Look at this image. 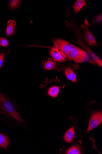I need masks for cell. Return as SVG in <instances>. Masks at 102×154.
<instances>
[{
  "instance_id": "6",
  "label": "cell",
  "mask_w": 102,
  "mask_h": 154,
  "mask_svg": "<svg viewBox=\"0 0 102 154\" xmlns=\"http://www.w3.org/2000/svg\"><path fill=\"white\" fill-rule=\"evenodd\" d=\"M50 48V54L52 58L56 62H63L66 61L57 47L54 45Z\"/></svg>"
},
{
  "instance_id": "13",
  "label": "cell",
  "mask_w": 102,
  "mask_h": 154,
  "mask_svg": "<svg viewBox=\"0 0 102 154\" xmlns=\"http://www.w3.org/2000/svg\"><path fill=\"white\" fill-rule=\"evenodd\" d=\"M86 5V2L84 0H77L75 3L73 9L76 13L77 14Z\"/></svg>"
},
{
  "instance_id": "9",
  "label": "cell",
  "mask_w": 102,
  "mask_h": 154,
  "mask_svg": "<svg viewBox=\"0 0 102 154\" xmlns=\"http://www.w3.org/2000/svg\"><path fill=\"white\" fill-rule=\"evenodd\" d=\"M16 24V22L13 20H10L8 22L6 29V34L7 36H12L15 33Z\"/></svg>"
},
{
  "instance_id": "3",
  "label": "cell",
  "mask_w": 102,
  "mask_h": 154,
  "mask_svg": "<svg viewBox=\"0 0 102 154\" xmlns=\"http://www.w3.org/2000/svg\"><path fill=\"white\" fill-rule=\"evenodd\" d=\"M86 19H85L84 23L82 24L80 26L83 29V38L87 46L93 47H96L98 44L97 41L89 29V26L91 25Z\"/></svg>"
},
{
  "instance_id": "15",
  "label": "cell",
  "mask_w": 102,
  "mask_h": 154,
  "mask_svg": "<svg viewBox=\"0 0 102 154\" xmlns=\"http://www.w3.org/2000/svg\"><path fill=\"white\" fill-rule=\"evenodd\" d=\"M81 153L80 148L79 146H73L69 148L66 151L67 154H80Z\"/></svg>"
},
{
  "instance_id": "2",
  "label": "cell",
  "mask_w": 102,
  "mask_h": 154,
  "mask_svg": "<svg viewBox=\"0 0 102 154\" xmlns=\"http://www.w3.org/2000/svg\"><path fill=\"white\" fill-rule=\"evenodd\" d=\"M54 45L57 47L58 49L66 60L71 51L75 47L68 42L60 38H57L52 40Z\"/></svg>"
},
{
  "instance_id": "7",
  "label": "cell",
  "mask_w": 102,
  "mask_h": 154,
  "mask_svg": "<svg viewBox=\"0 0 102 154\" xmlns=\"http://www.w3.org/2000/svg\"><path fill=\"white\" fill-rule=\"evenodd\" d=\"M42 66L45 71H48L56 68L57 63L52 58H48L42 61Z\"/></svg>"
},
{
  "instance_id": "5",
  "label": "cell",
  "mask_w": 102,
  "mask_h": 154,
  "mask_svg": "<svg viewBox=\"0 0 102 154\" xmlns=\"http://www.w3.org/2000/svg\"><path fill=\"white\" fill-rule=\"evenodd\" d=\"M102 122L101 112H97L93 113L91 118L87 132L89 133L90 131L98 126Z\"/></svg>"
},
{
  "instance_id": "4",
  "label": "cell",
  "mask_w": 102,
  "mask_h": 154,
  "mask_svg": "<svg viewBox=\"0 0 102 154\" xmlns=\"http://www.w3.org/2000/svg\"><path fill=\"white\" fill-rule=\"evenodd\" d=\"M56 80V78L55 79L49 80L47 77L43 82L44 84L41 85L40 88L48 87L47 91L48 95L52 97H57L59 92L60 88L59 86L54 85Z\"/></svg>"
},
{
  "instance_id": "8",
  "label": "cell",
  "mask_w": 102,
  "mask_h": 154,
  "mask_svg": "<svg viewBox=\"0 0 102 154\" xmlns=\"http://www.w3.org/2000/svg\"><path fill=\"white\" fill-rule=\"evenodd\" d=\"M85 62L89 63L94 65H96L89 54L85 51L82 49L80 57L75 63H81Z\"/></svg>"
},
{
  "instance_id": "10",
  "label": "cell",
  "mask_w": 102,
  "mask_h": 154,
  "mask_svg": "<svg viewBox=\"0 0 102 154\" xmlns=\"http://www.w3.org/2000/svg\"><path fill=\"white\" fill-rule=\"evenodd\" d=\"M75 135V131L73 127H72L65 133L64 138L65 141L68 143H71L73 141Z\"/></svg>"
},
{
  "instance_id": "11",
  "label": "cell",
  "mask_w": 102,
  "mask_h": 154,
  "mask_svg": "<svg viewBox=\"0 0 102 154\" xmlns=\"http://www.w3.org/2000/svg\"><path fill=\"white\" fill-rule=\"evenodd\" d=\"M64 74L66 77L69 80L74 82L77 81L76 75L70 67H67L66 68Z\"/></svg>"
},
{
  "instance_id": "16",
  "label": "cell",
  "mask_w": 102,
  "mask_h": 154,
  "mask_svg": "<svg viewBox=\"0 0 102 154\" xmlns=\"http://www.w3.org/2000/svg\"><path fill=\"white\" fill-rule=\"evenodd\" d=\"M21 1L18 0H12L10 2L9 6L11 9L15 10L17 9L19 6Z\"/></svg>"
},
{
  "instance_id": "17",
  "label": "cell",
  "mask_w": 102,
  "mask_h": 154,
  "mask_svg": "<svg viewBox=\"0 0 102 154\" xmlns=\"http://www.w3.org/2000/svg\"><path fill=\"white\" fill-rule=\"evenodd\" d=\"M9 41L6 38H0V46L6 47L9 46Z\"/></svg>"
},
{
  "instance_id": "12",
  "label": "cell",
  "mask_w": 102,
  "mask_h": 154,
  "mask_svg": "<svg viewBox=\"0 0 102 154\" xmlns=\"http://www.w3.org/2000/svg\"><path fill=\"white\" fill-rule=\"evenodd\" d=\"M10 144L9 138L5 135L0 133V147L6 149Z\"/></svg>"
},
{
  "instance_id": "1",
  "label": "cell",
  "mask_w": 102,
  "mask_h": 154,
  "mask_svg": "<svg viewBox=\"0 0 102 154\" xmlns=\"http://www.w3.org/2000/svg\"><path fill=\"white\" fill-rule=\"evenodd\" d=\"M0 109L2 113L19 123L24 122L18 112L15 105L7 97L0 92Z\"/></svg>"
},
{
  "instance_id": "18",
  "label": "cell",
  "mask_w": 102,
  "mask_h": 154,
  "mask_svg": "<svg viewBox=\"0 0 102 154\" xmlns=\"http://www.w3.org/2000/svg\"><path fill=\"white\" fill-rule=\"evenodd\" d=\"M93 22L97 24L101 23L102 22V14H100L96 16L93 19Z\"/></svg>"
},
{
  "instance_id": "14",
  "label": "cell",
  "mask_w": 102,
  "mask_h": 154,
  "mask_svg": "<svg viewBox=\"0 0 102 154\" xmlns=\"http://www.w3.org/2000/svg\"><path fill=\"white\" fill-rule=\"evenodd\" d=\"M10 51V49L3 50L0 51V71L3 66L6 57Z\"/></svg>"
}]
</instances>
